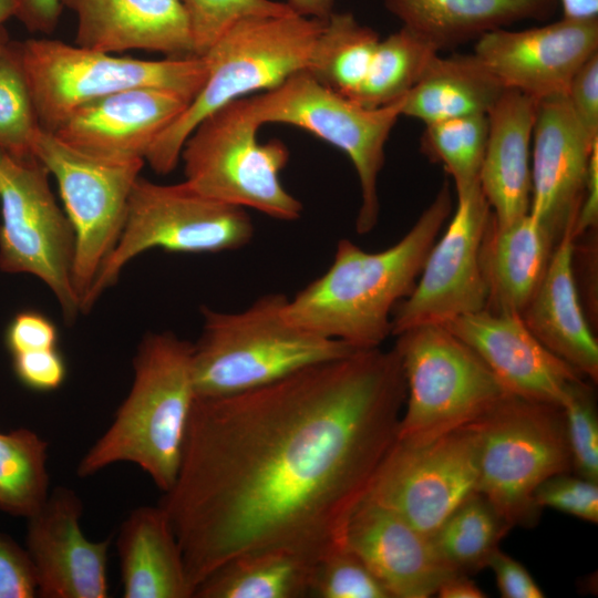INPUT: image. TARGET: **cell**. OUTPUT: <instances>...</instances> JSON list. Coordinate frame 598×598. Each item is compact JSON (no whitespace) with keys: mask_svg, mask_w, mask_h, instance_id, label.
Returning <instances> with one entry per match:
<instances>
[{"mask_svg":"<svg viewBox=\"0 0 598 598\" xmlns=\"http://www.w3.org/2000/svg\"><path fill=\"white\" fill-rule=\"evenodd\" d=\"M405 398L399 355L381 347L240 393L196 396L176 481L159 503L194 594L246 553L285 549L315 563L344 545Z\"/></svg>","mask_w":598,"mask_h":598,"instance_id":"6da1fadb","label":"cell"},{"mask_svg":"<svg viewBox=\"0 0 598 598\" xmlns=\"http://www.w3.org/2000/svg\"><path fill=\"white\" fill-rule=\"evenodd\" d=\"M451 214V186L444 181L410 230L389 248L369 252L340 239L330 267L288 298L286 319L355 349L381 347L391 336L393 309L412 292Z\"/></svg>","mask_w":598,"mask_h":598,"instance_id":"7a4b0ae2","label":"cell"},{"mask_svg":"<svg viewBox=\"0 0 598 598\" xmlns=\"http://www.w3.org/2000/svg\"><path fill=\"white\" fill-rule=\"evenodd\" d=\"M134 380L114 420L76 466L79 477L128 462L167 492L176 481L196 399L193 344L171 332L144 337Z\"/></svg>","mask_w":598,"mask_h":598,"instance_id":"3957f363","label":"cell"},{"mask_svg":"<svg viewBox=\"0 0 598 598\" xmlns=\"http://www.w3.org/2000/svg\"><path fill=\"white\" fill-rule=\"evenodd\" d=\"M287 300L275 292L238 312L202 309L203 330L193 344L196 396L256 389L358 350L288 321L283 313Z\"/></svg>","mask_w":598,"mask_h":598,"instance_id":"277c9868","label":"cell"},{"mask_svg":"<svg viewBox=\"0 0 598 598\" xmlns=\"http://www.w3.org/2000/svg\"><path fill=\"white\" fill-rule=\"evenodd\" d=\"M324 21L291 12L247 17L227 29L204 54L208 74L202 89L147 153L150 167L161 175L171 173L184 142L206 116L305 70Z\"/></svg>","mask_w":598,"mask_h":598,"instance_id":"5b68a950","label":"cell"},{"mask_svg":"<svg viewBox=\"0 0 598 598\" xmlns=\"http://www.w3.org/2000/svg\"><path fill=\"white\" fill-rule=\"evenodd\" d=\"M39 125L54 133L78 109L137 87L177 93L189 102L208 74L204 55L140 60L54 39L11 40Z\"/></svg>","mask_w":598,"mask_h":598,"instance_id":"8992f818","label":"cell"},{"mask_svg":"<svg viewBox=\"0 0 598 598\" xmlns=\"http://www.w3.org/2000/svg\"><path fill=\"white\" fill-rule=\"evenodd\" d=\"M467 426L476 437L478 493L512 527L535 526L536 489L573 470L563 409L507 394Z\"/></svg>","mask_w":598,"mask_h":598,"instance_id":"52a82bcc","label":"cell"},{"mask_svg":"<svg viewBox=\"0 0 598 598\" xmlns=\"http://www.w3.org/2000/svg\"><path fill=\"white\" fill-rule=\"evenodd\" d=\"M260 123L248 96L206 116L183 144L185 182L198 193L285 221L301 217V202L281 184L289 150L279 140L258 141Z\"/></svg>","mask_w":598,"mask_h":598,"instance_id":"ba28073f","label":"cell"},{"mask_svg":"<svg viewBox=\"0 0 598 598\" xmlns=\"http://www.w3.org/2000/svg\"><path fill=\"white\" fill-rule=\"evenodd\" d=\"M395 337L406 385L398 440L430 443L473 423L509 394L444 324H421Z\"/></svg>","mask_w":598,"mask_h":598,"instance_id":"9c48e42d","label":"cell"},{"mask_svg":"<svg viewBox=\"0 0 598 598\" xmlns=\"http://www.w3.org/2000/svg\"><path fill=\"white\" fill-rule=\"evenodd\" d=\"M254 236L247 209L209 198L185 181L157 184L138 177L120 237L103 262L81 311L113 286L125 265L152 248L175 252H219L246 246Z\"/></svg>","mask_w":598,"mask_h":598,"instance_id":"30bf717a","label":"cell"},{"mask_svg":"<svg viewBox=\"0 0 598 598\" xmlns=\"http://www.w3.org/2000/svg\"><path fill=\"white\" fill-rule=\"evenodd\" d=\"M404 97L384 106L364 107L302 70L248 100L260 125L283 123L300 127L350 158L361 195L355 230L368 234L379 220L378 178L384 164L386 141L402 115Z\"/></svg>","mask_w":598,"mask_h":598,"instance_id":"8fae6325","label":"cell"},{"mask_svg":"<svg viewBox=\"0 0 598 598\" xmlns=\"http://www.w3.org/2000/svg\"><path fill=\"white\" fill-rule=\"evenodd\" d=\"M49 175L37 157L19 159L0 150V269L39 278L73 322L81 311L73 286L75 236Z\"/></svg>","mask_w":598,"mask_h":598,"instance_id":"7c38bea8","label":"cell"},{"mask_svg":"<svg viewBox=\"0 0 598 598\" xmlns=\"http://www.w3.org/2000/svg\"><path fill=\"white\" fill-rule=\"evenodd\" d=\"M33 154L55 178L74 231L73 286L81 310L120 237L132 188L145 162L92 157L41 127L33 141Z\"/></svg>","mask_w":598,"mask_h":598,"instance_id":"4fadbf2b","label":"cell"},{"mask_svg":"<svg viewBox=\"0 0 598 598\" xmlns=\"http://www.w3.org/2000/svg\"><path fill=\"white\" fill-rule=\"evenodd\" d=\"M456 207L431 247L412 292L392 312L391 336L421 324H444L486 309L483 248L493 223L480 183L456 190Z\"/></svg>","mask_w":598,"mask_h":598,"instance_id":"5bb4252c","label":"cell"},{"mask_svg":"<svg viewBox=\"0 0 598 598\" xmlns=\"http://www.w3.org/2000/svg\"><path fill=\"white\" fill-rule=\"evenodd\" d=\"M477 484L476 437L466 425L426 444L395 439L364 498L431 537L454 509L478 492Z\"/></svg>","mask_w":598,"mask_h":598,"instance_id":"9a60e30c","label":"cell"},{"mask_svg":"<svg viewBox=\"0 0 598 598\" xmlns=\"http://www.w3.org/2000/svg\"><path fill=\"white\" fill-rule=\"evenodd\" d=\"M598 52V19L561 18L540 27L480 37L473 53L505 89L535 101L566 95L578 68Z\"/></svg>","mask_w":598,"mask_h":598,"instance_id":"2e32d148","label":"cell"},{"mask_svg":"<svg viewBox=\"0 0 598 598\" xmlns=\"http://www.w3.org/2000/svg\"><path fill=\"white\" fill-rule=\"evenodd\" d=\"M444 326L483 360L509 394L563 409L574 386L586 380L542 344L520 315L484 309Z\"/></svg>","mask_w":598,"mask_h":598,"instance_id":"e0dca14e","label":"cell"},{"mask_svg":"<svg viewBox=\"0 0 598 598\" xmlns=\"http://www.w3.org/2000/svg\"><path fill=\"white\" fill-rule=\"evenodd\" d=\"M83 503L76 492L56 486L43 506L28 517L27 553L42 598H106L111 539L85 537L80 519Z\"/></svg>","mask_w":598,"mask_h":598,"instance_id":"ac0fdd59","label":"cell"},{"mask_svg":"<svg viewBox=\"0 0 598 598\" xmlns=\"http://www.w3.org/2000/svg\"><path fill=\"white\" fill-rule=\"evenodd\" d=\"M597 144L598 140H591L582 128L566 95L537 101L528 214L556 243L568 227L574 228Z\"/></svg>","mask_w":598,"mask_h":598,"instance_id":"d6986e66","label":"cell"},{"mask_svg":"<svg viewBox=\"0 0 598 598\" xmlns=\"http://www.w3.org/2000/svg\"><path fill=\"white\" fill-rule=\"evenodd\" d=\"M188 103L167 90H124L78 109L53 134L92 157L145 162L156 138Z\"/></svg>","mask_w":598,"mask_h":598,"instance_id":"ffe728a7","label":"cell"},{"mask_svg":"<svg viewBox=\"0 0 598 598\" xmlns=\"http://www.w3.org/2000/svg\"><path fill=\"white\" fill-rule=\"evenodd\" d=\"M344 545L363 560L391 598H429L457 573L441 559L429 536L368 498L352 513Z\"/></svg>","mask_w":598,"mask_h":598,"instance_id":"44dd1931","label":"cell"},{"mask_svg":"<svg viewBox=\"0 0 598 598\" xmlns=\"http://www.w3.org/2000/svg\"><path fill=\"white\" fill-rule=\"evenodd\" d=\"M73 11L75 45L104 52H157L166 58L196 55L182 0H61Z\"/></svg>","mask_w":598,"mask_h":598,"instance_id":"7402d4cb","label":"cell"},{"mask_svg":"<svg viewBox=\"0 0 598 598\" xmlns=\"http://www.w3.org/2000/svg\"><path fill=\"white\" fill-rule=\"evenodd\" d=\"M537 101L505 89L488 117L480 186L492 209L493 226L504 228L529 213L530 154Z\"/></svg>","mask_w":598,"mask_h":598,"instance_id":"603a6c76","label":"cell"},{"mask_svg":"<svg viewBox=\"0 0 598 598\" xmlns=\"http://www.w3.org/2000/svg\"><path fill=\"white\" fill-rule=\"evenodd\" d=\"M575 238L568 227L520 317L550 352L586 379L598 380V343L586 320L574 274Z\"/></svg>","mask_w":598,"mask_h":598,"instance_id":"cb8c5ba5","label":"cell"},{"mask_svg":"<svg viewBox=\"0 0 598 598\" xmlns=\"http://www.w3.org/2000/svg\"><path fill=\"white\" fill-rule=\"evenodd\" d=\"M124 598H193L183 553L165 511L140 506L116 538Z\"/></svg>","mask_w":598,"mask_h":598,"instance_id":"d4e9b609","label":"cell"},{"mask_svg":"<svg viewBox=\"0 0 598 598\" xmlns=\"http://www.w3.org/2000/svg\"><path fill=\"white\" fill-rule=\"evenodd\" d=\"M384 6L440 52L518 21L548 20L559 4L557 0H384Z\"/></svg>","mask_w":598,"mask_h":598,"instance_id":"484cf974","label":"cell"},{"mask_svg":"<svg viewBox=\"0 0 598 598\" xmlns=\"http://www.w3.org/2000/svg\"><path fill=\"white\" fill-rule=\"evenodd\" d=\"M556 244L529 214L501 229L492 223L483 248L486 309L522 315L545 276Z\"/></svg>","mask_w":598,"mask_h":598,"instance_id":"4316f807","label":"cell"},{"mask_svg":"<svg viewBox=\"0 0 598 598\" xmlns=\"http://www.w3.org/2000/svg\"><path fill=\"white\" fill-rule=\"evenodd\" d=\"M505 87L474 53L437 54L405 95L402 115L424 124L485 114Z\"/></svg>","mask_w":598,"mask_h":598,"instance_id":"83f0119b","label":"cell"},{"mask_svg":"<svg viewBox=\"0 0 598 598\" xmlns=\"http://www.w3.org/2000/svg\"><path fill=\"white\" fill-rule=\"evenodd\" d=\"M285 549L246 553L224 563L195 589V598H301L309 596L313 567Z\"/></svg>","mask_w":598,"mask_h":598,"instance_id":"f1b7e54d","label":"cell"},{"mask_svg":"<svg viewBox=\"0 0 598 598\" xmlns=\"http://www.w3.org/2000/svg\"><path fill=\"white\" fill-rule=\"evenodd\" d=\"M380 40L350 12H332L311 50L305 69L316 81L354 100Z\"/></svg>","mask_w":598,"mask_h":598,"instance_id":"f546056e","label":"cell"},{"mask_svg":"<svg viewBox=\"0 0 598 598\" xmlns=\"http://www.w3.org/2000/svg\"><path fill=\"white\" fill-rule=\"evenodd\" d=\"M513 527L481 493L465 499L430 537L441 559L457 573L488 566Z\"/></svg>","mask_w":598,"mask_h":598,"instance_id":"4dcf8cb0","label":"cell"},{"mask_svg":"<svg viewBox=\"0 0 598 598\" xmlns=\"http://www.w3.org/2000/svg\"><path fill=\"white\" fill-rule=\"evenodd\" d=\"M439 53L429 40L402 25L379 40L365 79L353 101L375 109L403 99Z\"/></svg>","mask_w":598,"mask_h":598,"instance_id":"1f68e13d","label":"cell"},{"mask_svg":"<svg viewBox=\"0 0 598 598\" xmlns=\"http://www.w3.org/2000/svg\"><path fill=\"white\" fill-rule=\"evenodd\" d=\"M48 442L30 429L0 432V511L30 517L49 496Z\"/></svg>","mask_w":598,"mask_h":598,"instance_id":"d6a6232c","label":"cell"},{"mask_svg":"<svg viewBox=\"0 0 598 598\" xmlns=\"http://www.w3.org/2000/svg\"><path fill=\"white\" fill-rule=\"evenodd\" d=\"M488 134L485 114L466 115L424 124L421 151L443 165L456 190L480 183Z\"/></svg>","mask_w":598,"mask_h":598,"instance_id":"836d02e7","label":"cell"},{"mask_svg":"<svg viewBox=\"0 0 598 598\" xmlns=\"http://www.w3.org/2000/svg\"><path fill=\"white\" fill-rule=\"evenodd\" d=\"M39 128L35 110L10 40L0 58V150L19 159L35 157L33 141Z\"/></svg>","mask_w":598,"mask_h":598,"instance_id":"e575fe53","label":"cell"},{"mask_svg":"<svg viewBox=\"0 0 598 598\" xmlns=\"http://www.w3.org/2000/svg\"><path fill=\"white\" fill-rule=\"evenodd\" d=\"M309 596L317 598H391L363 560L346 545L315 561Z\"/></svg>","mask_w":598,"mask_h":598,"instance_id":"d590c367","label":"cell"},{"mask_svg":"<svg viewBox=\"0 0 598 598\" xmlns=\"http://www.w3.org/2000/svg\"><path fill=\"white\" fill-rule=\"evenodd\" d=\"M182 2L189 21L195 53L198 56L204 55L227 29L244 18L292 12L285 2L274 0H182Z\"/></svg>","mask_w":598,"mask_h":598,"instance_id":"8d00e7d4","label":"cell"},{"mask_svg":"<svg viewBox=\"0 0 598 598\" xmlns=\"http://www.w3.org/2000/svg\"><path fill=\"white\" fill-rule=\"evenodd\" d=\"M573 470L598 482V414L592 386L578 382L563 406Z\"/></svg>","mask_w":598,"mask_h":598,"instance_id":"74e56055","label":"cell"},{"mask_svg":"<svg viewBox=\"0 0 598 598\" xmlns=\"http://www.w3.org/2000/svg\"><path fill=\"white\" fill-rule=\"evenodd\" d=\"M536 504L587 523H598V482L569 473L546 480L535 492Z\"/></svg>","mask_w":598,"mask_h":598,"instance_id":"f35d334b","label":"cell"},{"mask_svg":"<svg viewBox=\"0 0 598 598\" xmlns=\"http://www.w3.org/2000/svg\"><path fill=\"white\" fill-rule=\"evenodd\" d=\"M12 369L24 386L40 392L59 389L66 377V364L58 348L13 354Z\"/></svg>","mask_w":598,"mask_h":598,"instance_id":"ab89813d","label":"cell"},{"mask_svg":"<svg viewBox=\"0 0 598 598\" xmlns=\"http://www.w3.org/2000/svg\"><path fill=\"white\" fill-rule=\"evenodd\" d=\"M59 332L50 318L35 310L17 313L4 331V343L11 355L58 348Z\"/></svg>","mask_w":598,"mask_h":598,"instance_id":"60d3db41","label":"cell"},{"mask_svg":"<svg viewBox=\"0 0 598 598\" xmlns=\"http://www.w3.org/2000/svg\"><path fill=\"white\" fill-rule=\"evenodd\" d=\"M37 595L35 573L27 549L0 533V598H33Z\"/></svg>","mask_w":598,"mask_h":598,"instance_id":"b9f144b4","label":"cell"},{"mask_svg":"<svg viewBox=\"0 0 598 598\" xmlns=\"http://www.w3.org/2000/svg\"><path fill=\"white\" fill-rule=\"evenodd\" d=\"M566 96L585 132L598 140V52L575 72Z\"/></svg>","mask_w":598,"mask_h":598,"instance_id":"7bdbcfd3","label":"cell"},{"mask_svg":"<svg viewBox=\"0 0 598 598\" xmlns=\"http://www.w3.org/2000/svg\"><path fill=\"white\" fill-rule=\"evenodd\" d=\"M495 576L497 588L504 598H543L544 591L529 571L499 548L493 554L488 566Z\"/></svg>","mask_w":598,"mask_h":598,"instance_id":"ee69618b","label":"cell"},{"mask_svg":"<svg viewBox=\"0 0 598 598\" xmlns=\"http://www.w3.org/2000/svg\"><path fill=\"white\" fill-rule=\"evenodd\" d=\"M17 18L30 32L52 33L63 10L61 0H11Z\"/></svg>","mask_w":598,"mask_h":598,"instance_id":"f6af8a7d","label":"cell"},{"mask_svg":"<svg viewBox=\"0 0 598 598\" xmlns=\"http://www.w3.org/2000/svg\"><path fill=\"white\" fill-rule=\"evenodd\" d=\"M598 223V144L595 145L588 166L586 186L581 204L573 228L575 240Z\"/></svg>","mask_w":598,"mask_h":598,"instance_id":"bcb514c9","label":"cell"},{"mask_svg":"<svg viewBox=\"0 0 598 598\" xmlns=\"http://www.w3.org/2000/svg\"><path fill=\"white\" fill-rule=\"evenodd\" d=\"M441 598H484L486 594L473 581L467 574L455 573L446 578L437 588Z\"/></svg>","mask_w":598,"mask_h":598,"instance_id":"7dc6e473","label":"cell"},{"mask_svg":"<svg viewBox=\"0 0 598 598\" xmlns=\"http://www.w3.org/2000/svg\"><path fill=\"white\" fill-rule=\"evenodd\" d=\"M285 3L298 16L327 20L333 12L334 0H286Z\"/></svg>","mask_w":598,"mask_h":598,"instance_id":"c3c4849f","label":"cell"},{"mask_svg":"<svg viewBox=\"0 0 598 598\" xmlns=\"http://www.w3.org/2000/svg\"><path fill=\"white\" fill-rule=\"evenodd\" d=\"M563 18L570 20L598 19V0H557Z\"/></svg>","mask_w":598,"mask_h":598,"instance_id":"681fc988","label":"cell"},{"mask_svg":"<svg viewBox=\"0 0 598 598\" xmlns=\"http://www.w3.org/2000/svg\"><path fill=\"white\" fill-rule=\"evenodd\" d=\"M14 8L11 0H0V25L13 17Z\"/></svg>","mask_w":598,"mask_h":598,"instance_id":"f907efd6","label":"cell"},{"mask_svg":"<svg viewBox=\"0 0 598 598\" xmlns=\"http://www.w3.org/2000/svg\"><path fill=\"white\" fill-rule=\"evenodd\" d=\"M10 38H9V34L6 30V28L3 27V24L0 25V58L1 55L3 54V52L6 51L9 42H10Z\"/></svg>","mask_w":598,"mask_h":598,"instance_id":"816d5d0a","label":"cell"}]
</instances>
